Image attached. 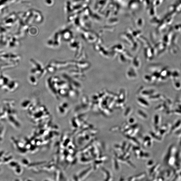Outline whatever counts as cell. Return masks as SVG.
I'll return each mask as SVG.
<instances>
[{
    "label": "cell",
    "mask_w": 181,
    "mask_h": 181,
    "mask_svg": "<svg viewBox=\"0 0 181 181\" xmlns=\"http://www.w3.org/2000/svg\"><path fill=\"white\" fill-rule=\"evenodd\" d=\"M127 137L129 140L132 143L134 144V145L136 146H138L139 145V142L137 141V140H136L135 138L132 137V136H130L129 135L127 136Z\"/></svg>",
    "instance_id": "cell-2"
},
{
    "label": "cell",
    "mask_w": 181,
    "mask_h": 181,
    "mask_svg": "<svg viewBox=\"0 0 181 181\" xmlns=\"http://www.w3.org/2000/svg\"><path fill=\"white\" fill-rule=\"evenodd\" d=\"M113 167L117 171L119 169L118 163L117 160L115 159H113Z\"/></svg>",
    "instance_id": "cell-4"
},
{
    "label": "cell",
    "mask_w": 181,
    "mask_h": 181,
    "mask_svg": "<svg viewBox=\"0 0 181 181\" xmlns=\"http://www.w3.org/2000/svg\"><path fill=\"white\" fill-rule=\"evenodd\" d=\"M145 176L146 174L144 173H142L138 174L137 176H136L135 177L136 180H137L142 179L145 178Z\"/></svg>",
    "instance_id": "cell-3"
},
{
    "label": "cell",
    "mask_w": 181,
    "mask_h": 181,
    "mask_svg": "<svg viewBox=\"0 0 181 181\" xmlns=\"http://www.w3.org/2000/svg\"><path fill=\"white\" fill-rule=\"evenodd\" d=\"M135 119L133 118H131L129 119V120H128V124L129 125H133L135 124Z\"/></svg>",
    "instance_id": "cell-5"
},
{
    "label": "cell",
    "mask_w": 181,
    "mask_h": 181,
    "mask_svg": "<svg viewBox=\"0 0 181 181\" xmlns=\"http://www.w3.org/2000/svg\"><path fill=\"white\" fill-rule=\"evenodd\" d=\"M152 142L151 137L149 136H146L144 138L143 142L144 147H150L152 145Z\"/></svg>",
    "instance_id": "cell-1"
},
{
    "label": "cell",
    "mask_w": 181,
    "mask_h": 181,
    "mask_svg": "<svg viewBox=\"0 0 181 181\" xmlns=\"http://www.w3.org/2000/svg\"><path fill=\"white\" fill-rule=\"evenodd\" d=\"M120 129V128H119V127H113L110 129V131H117V130Z\"/></svg>",
    "instance_id": "cell-7"
},
{
    "label": "cell",
    "mask_w": 181,
    "mask_h": 181,
    "mask_svg": "<svg viewBox=\"0 0 181 181\" xmlns=\"http://www.w3.org/2000/svg\"><path fill=\"white\" fill-rule=\"evenodd\" d=\"M153 164L154 162L152 160H150L147 162L146 165H147L148 167L149 168L153 165Z\"/></svg>",
    "instance_id": "cell-6"
}]
</instances>
